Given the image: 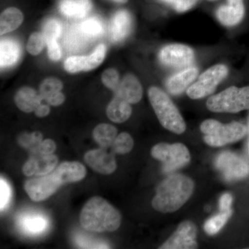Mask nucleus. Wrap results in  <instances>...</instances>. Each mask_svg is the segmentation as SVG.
I'll use <instances>...</instances> for the list:
<instances>
[{
    "label": "nucleus",
    "instance_id": "obj_17",
    "mask_svg": "<svg viewBox=\"0 0 249 249\" xmlns=\"http://www.w3.org/2000/svg\"><path fill=\"white\" fill-rule=\"evenodd\" d=\"M198 72L199 71L196 67H191L184 69L182 71L168 78L165 85L167 89L173 95H178L183 93L196 80Z\"/></svg>",
    "mask_w": 249,
    "mask_h": 249
},
{
    "label": "nucleus",
    "instance_id": "obj_16",
    "mask_svg": "<svg viewBox=\"0 0 249 249\" xmlns=\"http://www.w3.org/2000/svg\"><path fill=\"white\" fill-rule=\"evenodd\" d=\"M115 93L130 104H136L142 100V88L137 77L127 74L120 82Z\"/></svg>",
    "mask_w": 249,
    "mask_h": 249
},
{
    "label": "nucleus",
    "instance_id": "obj_41",
    "mask_svg": "<svg viewBox=\"0 0 249 249\" xmlns=\"http://www.w3.org/2000/svg\"><path fill=\"white\" fill-rule=\"evenodd\" d=\"M50 113V107L48 105L40 104L36 109L35 114L38 117H45Z\"/></svg>",
    "mask_w": 249,
    "mask_h": 249
},
{
    "label": "nucleus",
    "instance_id": "obj_9",
    "mask_svg": "<svg viewBox=\"0 0 249 249\" xmlns=\"http://www.w3.org/2000/svg\"><path fill=\"white\" fill-rule=\"evenodd\" d=\"M61 186L58 178L51 173L27 180L24 189L33 201H41L52 196Z\"/></svg>",
    "mask_w": 249,
    "mask_h": 249
},
{
    "label": "nucleus",
    "instance_id": "obj_28",
    "mask_svg": "<svg viewBox=\"0 0 249 249\" xmlns=\"http://www.w3.org/2000/svg\"><path fill=\"white\" fill-rule=\"evenodd\" d=\"M134 146V140L130 134L122 132L116 137L111 148L114 154L124 155L129 153Z\"/></svg>",
    "mask_w": 249,
    "mask_h": 249
},
{
    "label": "nucleus",
    "instance_id": "obj_36",
    "mask_svg": "<svg viewBox=\"0 0 249 249\" xmlns=\"http://www.w3.org/2000/svg\"><path fill=\"white\" fill-rule=\"evenodd\" d=\"M1 186H0V194H1V197H0V208H1V211L2 212L6 209L8 204L9 202L10 197H11V188L9 185L6 182V180L2 178H1V181H0Z\"/></svg>",
    "mask_w": 249,
    "mask_h": 249
},
{
    "label": "nucleus",
    "instance_id": "obj_13",
    "mask_svg": "<svg viewBox=\"0 0 249 249\" xmlns=\"http://www.w3.org/2000/svg\"><path fill=\"white\" fill-rule=\"evenodd\" d=\"M85 160L90 168L103 175H110L117 168L114 152L108 153L106 149L102 147L86 152Z\"/></svg>",
    "mask_w": 249,
    "mask_h": 249
},
{
    "label": "nucleus",
    "instance_id": "obj_10",
    "mask_svg": "<svg viewBox=\"0 0 249 249\" xmlns=\"http://www.w3.org/2000/svg\"><path fill=\"white\" fill-rule=\"evenodd\" d=\"M196 227L194 223L186 221L179 224L176 231L163 244L160 249H194L198 248L196 242Z\"/></svg>",
    "mask_w": 249,
    "mask_h": 249
},
{
    "label": "nucleus",
    "instance_id": "obj_21",
    "mask_svg": "<svg viewBox=\"0 0 249 249\" xmlns=\"http://www.w3.org/2000/svg\"><path fill=\"white\" fill-rule=\"evenodd\" d=\"M245 14V6H232L227 4L218 8L216 17L223 25L232 27L242 20Z\"/></svg>",
    "mask_w": 249,
    "mask_h": 249
},
{
    "label": "nucleus",
    "instance_id": "obj_15",
    "mask_svg": "<svg viewBox=\"0 0 249 249\" xmlns=\"http://www.w3.org/2000/svg\"><path fill=\"white\" fill-rule=\"evenodd\" d=\"M52 173L63 185L83 179L86 176L87 170L84 165L80 162L65 161L58 165Z\"/></svg>",
    "mask_w": 249,
    "mask_h": 249
},
{
    "label": "nucleus",
    "instance_id": "obj_40",
    "mask_svg": "<svg viewBox=\"0 0 249 249\" xmlns=\"http://www.w3.org/2000/svg\"><path fill=\"white\" fill-rule=\"evenodd\" d=\"M65 95L61 91H59L48 96L45 101L49 106H58L65 102Z\"/></svg>",
    "mask_w": 249,
    "mask_h": 249
},
{
    "label": "nucleus",
    "instance_id": "obj_38",
    "mask_svg": "<svg viewBox=\"0 0 249 249\" xmlns=\"http://www.w3.org/2000/svg\"><path fill=\"white\" fill-rule=\"evenodd\" d=\"M48 55L51 60L58 61L61 58V50L57 40L50 41L47 43Z\"/></svg>",
    "mask_w": 249,
    "mask_h": 249
},
{
    "label": "nucleus",
    "instance_id": "obj_24",
    "mask_svg": "<svg viewBox=\"0 0 249 249\" xmlns=\"http://www.w3.org/2000/svg\"><path fill=\"white\" fill-rule=\"evenodd\" d=\"M20 48L16 41L4 39L0 43L1 67L12 66L19 60Z\"/></svg>",
    "mask_w": 249,
    "mask_h": 249
},
{
    "label": "nucleus",
    "instance_id": "obj_11",
    "mask_svg": "<svg viewBox=\"0 0 249 249\" xmlns=\"http://www.w3.org/2000/svg\"><path fill=\"white\" fill-rule=\"evenodd\" d=\"M195 58L193 49L181 44L165 46L160 50V59L162 63L174 68L189 66Z\"/></svg>",
    "mask_w": 249,
    "mask_h": 249
},
{
    "label": "nucleus",
    "instance_id": "obj_35",
    "mask_svg": "<svg viewBox=\"0 0 249 249\" xmlns=\"http://www.w3.org/2000/svg\"><path fill=\"white\" fill-rule=\"evenodd\" d=\"M55 150H56V144H55V142L53 140H52V139H45V140L42 141L39 144L38 146L36 147L34 151L31 152V155H53Z\"/></svg>",
    "mask_w": 249,
    "mask_h": 249
},
{
    "label": "nucleus",
    "instance_id": "obj_34",
    "mask_svg": "<svg viewBox=\"0 0 249 249\" xmlns=\"http://www.w3.org/2000/svg\"><path fill=\"white\" fill-rule=\"evenodd\" d=\"M102 82L106 88L116 91L120 84L119 73L114 69H108L103 72Z\"/></svg>",
    "mask_w": 249,
    "mask_h": 249
},
{
    "label": "nucleus",
    "instance_id": "obj_22",
    "mask_svg": "<svg viewBox=\"0 0 249 249\" xmlns=\"http://www.w3.org/2000/svg\"><path fill=\"white\" fill-rule=\"evenodd\" d=\"M91 9L90 0H62L60 4L62 14L68 17H85Z\"/></svg>",
    "mask_w": 249,
    "mask_h": 249
},
{
    "label": "nucleus",
    "instance_id": "obj_18",
    "mask_svg": "<svg viewBox=\"0 0 249 249\" xmlns=\"http://www.w3.org/2000/svg\"><path fill=\"white\" fill-rule=\"evenodd\" d=\"M132 18L128 11L121 10L114 15L111 23V37L114 42H121L129 36Z\"/></svg>",
    "mask_w": 249,
    "mask_h": 249
},
{
    "label": "nucleus",
    "instance_id": "obj_43",
    "mask_svg": "<svg viewBox=\"0 0 249 249\" xmlns=\"http://www.w3.org/2000/svg\"><path fill=\"white\" fill-rule=\"evenodd\" d=\"M118 3H121V4H124V3L127 2L128 0H114Z\"/></svg>",
    "mask_w": 249,
    "mask_h": 249
},
{
    "label": "nucleus",
    "instance_id": "obj_44",
    "mask_svg": "<svg viewBox=\"0 0 249 249\" xmlns=\"http://www.w3.org/2000/svg\"></svg>",
    "mask_w": 249,
    "mask_h": 249
},
{
    "label": "nucleus",
    "instance_id": "obj_32",
    "mask_svg": "<svg viewBox=\"0 0 249 249\" xmlns=\"http://www.w3.org/2000/svg\"><path fill=\"white\" fill-rule=\"evenodd\" d=\"M81 30L86 35L96 37L103 34V27L96 18H90L82 23Z\"/></svg>",
    "mask_w": 249,
    "mask_h": 249
},
{
    "label": "nucleus",
    "instance_id": "obj_33",
    "mask_svg": "<svg viewBox=\"0 0 249 249\" xmlns=\"http://www.w3.org/2000/svg\"><path fill=\"white\" fill-rule=\"evenodd\" d=\"M61 31V24L56 19H50L46 23L42 34L45 36L47 43L50 41L57 40Z\"/></svg>",
    "mask_w": 249,
    "mask_h": 249
},
{
    "label": "nucleus",
    "instance_id": "obj_2",
    "mask_svg": "<svg viewBox=\"0 0 249 249\" xmlns=\"http://www.w3.org/2000/svg\"><path fill=\"white\" fill-rule=\"evenodd\" d=\"M80 223L88 231H115L120 227L121 215L106 199L101 196H93L83 206Z\"/></svg>",
    "mask_w": 249,
    "mask_h": 249
},
{
    "label": "nucleus",
    "instance_id": "obj_42",
    "mask_svg": "<svg viewBox=\"0 0 249 249\" xmlns=\"http://www.w3.org/2000/svg\"><path fill=\"white\" fill-rule=\"evenodd\" d=\"M213 1V0H211ZM227 4L232 6H245L243 0H227Z\"/></svg>",
    "mask_w": 249,
    "mask_h": 249
},
{
    "label": "nucleus",
    "instance_id": "obj_25",
    "mask_svg": "<svg viewBox=\"0 0 249 249\" xmlns=\"http://www.w3.org/2000/svg\"><path fill=\"white\" fill-rule=\"evenodd\" d=\"M118 131L110 124H98L93 131V137L100 147L107 149L112 146L117 137Z\"/></svg>",
    "mask_w": 249,
    "mask_h": 249
},
{
    "label": "nucleus",
    "instance_id": "obj_7",
    "mask_svg": "<svg viewBox=\"0 0 249 249\" xmlns=\"http://www.w3.org/2000/svg\"><path fill=\"white\" fill-rule=\"evenodd\" d=\"M229 72L224 65H216L205 71L196 83L187 89V94L192 99H199L211 94L218 85L227 77Z\"/></svg>",
    "mask_w": 249,
    "mask_h": 249
},
{
    "label": "nucleus",
    "instance_id": "obj_37",
    "mask_svg": "<svg viewBox=\"0 0 249 249\" xmlns=\"http://www.w3.org/2000/svg\"><path fill=\"white\" fill-rule=\"evenodd\" d=\"M198 0H172L170 6L178 12L188 11L196 4Z\"/></svg>",
    "mask_w": 249,
    "mask_h": 249
},
{
    "label": "nucleus",
    "instance_id": "obj_6",
    "mask_svg": "<svg viewBox=\"0 0 249 249\" xmlns=\"http://www.w3.org/2000/svg\"><path fill=\"white\" fill-rule=\"evenodd\" d=\"M151 155L163 163L165 173H172L183 168L191 160V155L182 143H159L152 148Z\"/></svg>",
    "mask_w": 249,
    "mask_h": 249
},
{
    "label": "nucleus",
    "instance_id": "obj_31",
    "mask_svg": "<svg viewBox=\"0 0 249 249\" xmlns=\"http://www.w3.org/2000/svg\"><path fill=\"white\" fill-rule=\"evenodd\" d=\"M46 44H47V41L42 33H33L28 40L27 51L31 55H38L45 48Z\"/></svg>",
    "mask_w": 249,
    "mask_h": 249
},
{
    "label": "nucleus",
    "instance_id": "obj_3",
    "mask_svg": "<svg viewBox=\"0 0 249 249\" xmlns=\"http://www.w3.org/2000/svg\"><path fill=\"white\" fill-rule=\"evenodd\" d=\"M148 96L161 125L173 133L183 134L186 131V123L169 96L157 87L149 89Z\"/></svg>",
    "mask_w": 249,
    "mask_h": 249
},
{
    "label": "nucleus",
    "instance_id": "obj_26",
    "mask_svg": "<svg viewBox=\"0 0 249 249\" xmlns=\"http://www.w3.org/2000/svg\"><path fill=\"white\" fill-rule=\"evenodd\" d=\"M19 225L24 232L30 235L42 233L47 229L48 222L47 219L40 214H27L19 220Z\"/></svg>",
    "mask_w": 249,
    "mask_h": 249
},
{
    "label": "nucleus",
    "instance_id": "obj_5",
    "mask_svg": "<svg viewBox=\"0 0 249 249\" xmlns=\"http://www.w3.org/2000/svg\"><path fill=\"white\" fill-rule=\"evenodd\" d=\"M206 106L213 112L237 113L249 109V86L230 87L209 98Z\"/></svg>",
    "mask_w": 249,
    "mask_h": 249
},
{
    "label": "nucleus",
    "instance_id": "obj_39",
    "mask_svg": "<svg viewBox=\"0 0 249 249\" xmlns=\"http://www.w3.org/2000/svg\"><path fill=\"white\" fill-rule=\"evenodd\" d=\"M232 196L229 193H225L219 199V206L220 211H232Z\"/></svg>",
    "mask_w": 249,
    "mask_h": 249
},
{
    "label": "nucleus",
    "instance_id": "obj_29",
    "mask_svg": "<svg viewBox=\"0 0 249 249\" xmlns=\"http://www.w3.org/2000/svg\"><path fill=\"white\" fill-rule=\"evenodd\" d=\"M42 139V134L37 131L31 133L24 132L19 136L18 142L21 147L27 149L31 153L34 151L39 144L43 141Z\"/></svg>",
    "mask_w": 249,
    "mask_h": 249
},
{
    "label": "nucleus",
    "instance_id": "obj_1",
    "mask_svg": "<svg viewBox=\"0 0 249 249\" xmlns=\"http://www.w3.org/2000/svg\"><path fill=\"white\" fill-rule=\"evenodd\" d=\"M194 187L193 180L185 175H170L157 187L152 206L163 213L175 212L186 204Z\"/></svg>",
    "mask_w": 249,
    "mask_h": 249
},
{
    "label": "nucleus",
    "instance_id": "obj_4",
    "mask_svg": "<svg viewBox=\"0 0 249 249\" xmlns=\"http://www.w3.org/2000/svg\"><path fill=\"white\" fill-rule=\"evenodd\" d=\"M204 134L205 142L210 146L221 147L227 144L238 142L243 139L248 132L245 124L238 122L222 124L213 119L204 121L200 126Z\"/></svg>",
    "mask_w": 249,
    "mask_h": 249
},
{
    "label": "nucleus",
    "instance_id": "obj_12",
    "mask_svg": "<svg viewBox=\"0 0 249 249\" xmlns=\"http://www.w3.org/2000/svg\"><path fill=\"white\" fill-rule=\"evenodd\" d=\"M106 45H100L92 53L88 56H72L65 60L64 63L65 70L69 73H77L94 70L99 66L106 57Z\"/></svg>",
    "mask_w": 249,
    "mask_h": 249
},
{
    "label": "nucleus",
    "instance_id": "obj_23",
    "mask_svg": "<svg viewBox=\"0 0 249 249\" xmlns=\"http://www.w3.org/2000/svg\"><path fill=\"white\" fill-rule=\"evenodd\" d=\"M24 20L22 13L17 8L5 10L0 17V34L1 36L16 30Z\"/></svg>",
    "mask_w": 249,
    "mask_h": 249
},
{
    "label": "nucleus",
    "instance_id": "obj_27",
    "mask_svg": "<svg viewBox=\"0 0 249 249\" xmlns=\"http://www.w3.org/2000/svg\"><path fill=\"white\" fill-rule=\"evenodd\" d=\"M232 211H220L219 214L210 218L204 224V231L208 235H214L220 231L229 218L231 217Z\"/></svg>",
    "mask_w": 249,
    "mask_h": 249
},
{
    "label": "nucleus",
    "instance_id": "obj_30",
    "mask_svg": "<svg viewBox=\"0 0 249 249\" xmlns=\"http://www.w3.org/2000/svg\"><path fill=\"white\" fill-rule=\"evenodd\" d=\"M63 84L56 78H48L43 80L40 87V94L43 101L53 93L61 91Z\"/></svg>",
    "mask_w": 249,
    "mask_h": 249
},
{
    "label": "nucleus",
    "instance_id": "obj_14",
    "mask_svg": "<svg viewBox=\"0 0 249 249\" xmlns=\"http://www.w3.org/2000/svg\"><path fill=\"white\" fill-rule=\"evenodd\" d=\"M58 159L55 155H31L24 163L22 171L27 177L43 176L53 171L58 165Z\"/></svg>",
    "mask_w": 249,
    "mask_h": 249
},
{
    "label": "nucleus",
    "instance_id": "obj_19",
    "mask_svg": "<svg viewBox=\"0 0 249 249\" xmlns=\"http://www.w3.org/2000/svg\"><path fill=\"white\" fill-rule=\"evenodd\" d=\"M43 101L40 94L29 87H24L18 90L15 96V103L20 110L26 113L35 111Z\"/></svg>",
    "mask_w": 249,
    "mask_h": 249
},
{
    "label": "nucleus",
    "instance_id": "obj_8",
    "mask_svg": "<svg viewBox=\"0 0 249 249\" xmlns=\"http://www.w3.org/2000/svg\"><path fill=\"white\" fill-rule=\"evenodd\" d=\"M215 166L229 181L241 179L249 175L248 162L230 152H224L218 155Z\"/></svg>",
    "mask_w": 249,
    "mask_h": 249
},
{
    "label": "nucleus",
    "instance_id": "obj_20",
    "mask_svg": "<svg viewBox=\"0 0 249 249\" xmlns=\"http://www.w3.org/2000/svg\"><path fill=\"white\" fill-rule=\"evenodd\" d=\"M130 103L120 96H114L107 106V115L109 120L117 124L128 120L132 114Z\"/></svg>",
    "mask_w": 249,
    "mask_h": 249
}]
</instances>
